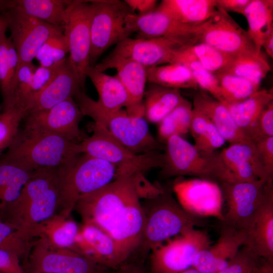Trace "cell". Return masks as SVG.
Listing matches in <instances>:
<instances>
[{
    "instance_id": "obj_17",
    "label": "cell",
    "mask_w": 273,
    "mask_h": 273,
    "mask_svg": "<svg viewBox=\"0 0 273 273\" xmlns=\"http://www.w3.org/2000/svg\"><path fill=\"white\" fill-rule=\"evenodd\" d=\"M83 116L74 99L71 98L48 110L26 115L22 129L52 133L80 143L85 138L79 128Z\"/></svg>"
},
{
    "instance_id": "obj_39",
    "label": "cell",
    "mask_w": 273,
    "mask_h": 273,
    "mask_svg": "<svg viewBox=\"0 0 273 273\" xmlns=\"http://www.w3.org/2000/svg\"><path fill=\"white\" fill-rule=\"evenodd\" d=\"M215 75L219 82L223 102L235 103L242 101L259 89V86L231 73L224 72Z\"/></svg>"
},
{
    "instance_id": "obj_14",
    "label": "cell",
    "mask_w": 273,
    "mask_h": 273,
    "mask_svg": "<svg viewBox=\"0 0 273 273\" xmlns=\"http://www.w3.org/2000/svg\"><path fill=\"white\" fill-rule=\"evenodd\" d=\"M198 42H204L233 57L259 53L247 31L225 11L214 14L197 28Z\"/></svg>"
},
{
    "instance_id": "obj_18",
    "label": "cell",
    "mask_w": 273,
    "mask_h": 273,
    "mask_svg": "<svg viewBox=\"0 0 273 273\" xmlns=\"http://www.w3.org/2000/svg\"><path fill=\"white\" fill-rule=\"evenodd\" d=\"M188 46L171 38L128 37L116 44L109 55L130 60L148 68L172 63L175 52Z\"/></svg>"
},
{
    "instance_id": "obj_32",
    "label": "cell",
    "mask_w": 273,
    "mask_h": 273,
    "mask_svg": "<svg viewBox=\"0 0 273 273\" xmlns=\"http://www.w3.org/2000/svg\"><path fill=\"white\" fill-rule=\"evenodd\" d=\"M243 16L248 24L247 32L257 50L261 51L264 39L273 31V1L251 0Z\"/></svg>"
},
{
    "instance_id": "obj_22",
    "label": "cell",
    "mask_w": 273,
    "mask_h": 273,
    "mask_svg": "<svg viewBox=\"0 0 273 273\" xmlns=\"http://www.w3.org/2000/svg\"><path fill=\"white\" fill-rule=\"evenodd\" d=\"M84 90L68 57L59 65L49 83L29 103L26 115L43 111Z\"/></svg>"
},
{
    "instance_id": "obj_29",
    "label": "cell",
    "mask_w": 273,
    "mask_h": 273,
    "mask_svg": "<svg viewBox=\"0 0 273 273\" xmlns=\"http://www.w3.org/2000/svg\"><path fill=\"white\" fill-rule=\"evenodd\" d=\"M156 9L189 26L204 23L217 10L216 0H163Z\"/></svg>"
},
{
    "instance_id": "obj_19",
    "label": "cell",
    "mask_w": 273,
    "mask_h": 273,
    "mask_svg": "<svg viewBox=\"0 0 273 273\" xmlns=\"http://www.w3.org/2000/svg\"><path fill=\"white\" fill-rule=\"evenodd\" d=\"M106 128L119 142L134 154L164 150V145L151 134L144 116L130 115L121 109L110 119Z\"/></svg>"
},
{
    "instance_id": "obj_33",
    "label": "cell",
    "mask_w": 273,
    "mask_h": 273,
    "mask_svg": "<svg viewBox=\"0 0 273 273\" xmlns=\"http://www.w3.org/2000/svg\"><path fill=\"white\" fill-rule=\"evenodd\" d=\"M19 63L17 52L10 37L0 41V90L3 110L14 106L15 77Z\"/></svg>"
},
{
    "instance_id": "obj_40",
    "label": "cell",
    "mask_w": 273,
    "mask_h": 273,
    "mask_svg": "<svg viewBox=\"0 0 273 273\" xmlns=\"http://www.w3.org/2000/svg\"><path fill=\"white\" fill-rule=\"evenodd\" d=\"M188 49L204 69L214 74L226 71L235 58L204 42H197Z\"/></svg>"
},
{
    "instance_id": "obj_27",
    "label": "cell",
    "mask_w": 273,
    "mask_h": 273,
    "mask_svg": "<svg viewBox=\"0 0 273 273\" xmlns=\"http://www.w3.org/2000/svg\"><path fill=\"white\" fill-rule=\"evenodd\" d=\"M193 101V107L208 118L226 142L232 144L251 140L239 128L222 102L202 90L194 94Z\"/></svg>"
},
{
    "instance_id": "obj_37",
    "label": "cell",
    "mask_w": 273,
    "mask_h": 273,
    "mask_svg": "<svg viewBox=\"0 0 273 273\" xmlns=\"http://www.w3.org/2000/svg\"><path fill=\"white\" fill-rule=\"evenodd\" d=\"M193 105L187 99L183 101L158 124V141L164 145L171 136H180L190 132Z\"/></svg>"
},
{
    "instance_id": "obj_6",
    "label": "cell",
    "mask_w": 273,
    "mask_h": 273,
    "mask_svg": "<svg viewBox=\"0 0 273 273\" xmlns=\"http://www.w3.org/2000/svg\"><path fill=\"white\" fill-rule=\"evenodd\" d=\"M163 151L164 162L159 171L161 178L192 176L217 183L235 182L219 153H202L178 135L166 141Z\"/></svg>"
},
{
    "instance_id": "obj_58",
    "label": "cell",
    "mask_w": 273,
    "mask_h": 273,
    "mask_svg": "<svg viewBox=\"0 0 273 273\" xmlns=\"http://www.w3.org/2000/svg\"><path fill=\"white\" fill-rule=\"evenodd\" d=\"M31 273H48V272H42V271H32L31 272Z\"/></svg>"
},
{
    "instance_id": "obj_41",
    "label": "cell",
    "mask_w": 273,
    "mask_h": 273,
    "mask_svg": "<svg viewBox=\"0 0 273 273\" xmlns=\"http://www.w3.org/2000/svg\"><path fill=\"white\" fill-rule=\"evenodd\" d=\"M27 234L16 226L0 219V249L17 255L19 258L27 256L34 242Z\"/></svg>"
},
{
    "instance_id": "obj_57",
    "label": "cell",
    "mask_w": 273,
    "mask_h": 273,
    "mask_svg": "<svg viewBox=\"0 0 273 273\" xmlns=\"http://www.w3.org/2000/svg\"><path fill=\"white\" fill-rule=\"evenodd\" d=\"M179 273H199L193 267L189 268L187 270H185L183 271H181Z\"/></svg>"
},
{
    "instance_id": "obj_4",
    "label": "cell",
    "mask_w": 273,
    "mask_h": 273,
    "mask_svg": "<svg viewBox=\"0 0 273 273\" xmlns=\"http://www.w3.org/2000/svg\"><path fill=\"white\" fill-rule=\"evenodd\" d=\"M141 204L145 224L138 249L144 254L152 251L185 230L202 224L200 218L184 209L169 188H164L161 193L144 200Z\"/></svg>"
},
{
    "instance_id": "obj_8",
    "label": "cell",
    "mask_w": 273,
    "mask_h": 273,
    "mask_svg": "<svg viewBox=\"0 0 273 273\" xmlns=\"http://www.w3.org/2000/svg\"><path fill=\"white\" fill-rule=\"evenodd\" d=\"M93 128L92 134L79 143L80 153L115 166L118 169L117 177L123 174H144L163 166L164 157L161 151L134 154L119 142L106 127L94 123Z\"/></svg>"
},
{
    "instance_id": "obj_9",
    "label": "cell",
    "mask_w": 273,
    "mask_h": 273,
    "mask_svg": "<svg viewBox=\"0 0 273 273\" xmlns=\"http://www.w3.org/2000/svg\"><path fill=\"white\" fill-rule=\"evenodd\" d=\"M211 244L206 232L188 229L151 251V273H179L190 268L197 255Z\"/></svg>"
},
{
    "instance_id": "obj_24",
    "label": "cell",
    "mask_w": 273,
    "mask_h": 273,
    "mask_svg": "<svg viewBox=\"0 0 273 273\" xmlns=\"http://www.w3.org/2000/svg\"><path fill=\"white\" fill-rule=\"evenodd\" d=\"M245 243L243 232L222 225L216 242L197 255L192 267L199 273H217L229 264Z\"/></svg>"
},
{
    "instance_id": "obj_47",
    "label": "cell",
    "mask_w": 273,
    "mask_h": 273,
    "mask_svg": "<svg viewBox=\"0 0 273 273\" xmlns=\"http://www.w3.org/2000/svg\"><path fill=\"white\" fill-rule=\"evenodd\" d=\"M253 142L268 177L273 179V136Z\"/></svg>"
},
{
    "instance_id": "obj_30",
    "label": "cell",
    "mask_w": 273,
    "mask_h": 273,
    "mask_svg": "<svg viewBox=\"0 0 273 273\" xmlns=\"http://www.w3.org/2000/svg\"><path fill=\"white\" fill-rule=\"evenodd\" d=\"M144 99L146 119L151 123H159L185 98L180 89L150 83Z\"/></svg>"
},
{
    "instance_id": "obj_42",
    "label": "cell",
    "mask_w": 273,
    "mask_h": 273,
    "mask_svg": "<svg viewBox=\"0 0 273 273\" xmlns=\"http://www.w3.org/2000/svg\"><path fill=\"white\" fill-rule=\"evenodd\" d=\"M26 115L25 109L14 106L0 113V156L17 136Z\"/></svg>"
},
{
    "instance_id": "obj_31",
    "label": "cell",
    "mask_w": 273,
    "mask_h": 273,
    "mask_svg": "<svg viewBox=\"0 0 273 273\" xmlns=\"http://www.w3.org/2000/svg\"><path fill=\"white\" fill-rule=\"evenodd\" d=\"M272 101L271 88L269 90L259 89L249 98L239 102L222 103L229 110L239 128L249 138L251 129L261 112Z\"/></svg>"
},
{
    "instance_id": "obj_12",
    "label": "cell",
    "mask_w": 273,
    "mask_h": 273,
    "mask_svg": "<svg viewBox=\"0 0 273 273\" xmlns=\"http://www.w3.org/2000/svg\"><path fill=\"white\" fill-rule=\"evenodd\" d=\"M271 181L258 180L218 183L226 205L222 225L244 233Z\"/></svg>"
},
{
    "instance_id": "obj_48",
    "label": "cell",
    "mask_w": 273,
    "mask_h": 273,
    "mask_svg": "<svg viewBox=\"0 0 273 273\" xmlns=\"http://www.w3.org/2000/svg\"><path fill=\"white\" fill-rule=\"evenodd\" d=\"M0 271L3 273H25L16 254L0 249Z\"/></svg>"
},
{
    "instance_id": "obj_54",
    "label": "cell",
    "mask_w": 273,
    "mask_h": 273,
    "mask_svg": "<svg viewBox=\"0 0 273 273\" xmlns=\"http://www.w3.org/2000/svg\"><path fill=\"white\" fill-rule=\"evenodd\" d=\"M273 272V262L263 260L259 265H258L251 273H272Z\"/></svg>"
},
{
    "instance_id": "obj_59",
    "label": "cell",
    "mask_w": 273,
    "mask_h": 273,
    "mask_svg": "<svg viewBox=\"0 0 273 273\" xmlns=\"http://www.w3.org/2000/svg\"><path fill=\"white\" fill-rule=\"evenodd\" d=\"M0 273H3V272H2L0 271Z\"/></svg>"
},
{
    "instance_id": "obj_7",
    "label": "cell",
    "mask_w": 273,
    "mask_h": 273,
    "mask_svg": "<svg viewBox=\"0 0 273 273\" xmlns=\"http://www.w3.org/2000/svg\"><path fill=\"white\" fill-rule=\"evenodd\" d=\"M90 50L89 63L94 67L108 48L135 32L134 13L124 1H89Z\"/></svg>"
},
{
    "instance_id": "obj_56",
    "label": "cell",
    "mask_w": 273,
    "mask_h": 273,
    "mask_svg": "<svg viewBox=\"0 0 273 273\" xmlns=\"http://www.w3.org/2000/svg\"><path fill=\"white\" fill-rule=\"evenodd\" d=\"M13 7V0H0V14H4Z\"/></svg>"
},
{
    "instance_id": "obj_5",
    "label": "cell",
    "mask_w": 273,
    "mask_h": 273,
    "mask_svg": "<svg viewBox=\"0 0 273 273\" xmlns=\"http://www.w3.org/2000/svg\"><path fill=\"white\" fill-rule=\"evenodd\" d=\"M117 167L110 163L81 153L58 168L60 199L56 213L71 215L76 202L114 180Z\"/></svg>"
},
{
    "instance_id": "obj_23",
    "label": "cell",
    "mask_w": 273,
    "mask_h": 273,
    "mask_svg": "<svg viewBox=\"0 0 273 273\" xmlns=\"http://www.w3.org/2000/svg\"><path fill=\"white\" fill-rule=\"evenodd\" d=\"M244 234V245L259 257L273 262L272 181L268 184L264 198Z\"/></svg>"
},
{
    "instance_id": "obj_25",
    "label": "cell",
    "mask_w": 273,
    "mask_h": 273,
    "mask_svg": "<svg viewBox=\"0 0 273 273\" xmlns=\"http://www.w3.org/2000/svg\"><path fill=\"white\" fill-rule=\"evenodd\" d=\"M219 155L235 182L273 180L268 177L251 140L230 144Z\"/></svg>"
},
{
    "instance_id": "obj_21",
    "label": "cell",
    "mask_w": 273,
    "mask_h": 273,
    "mask_svg": "<svg viewBox=\"0 0 273 273\" xmlns=\"http://www.w3.org/2000/svg\"><path fill=\"white\" fill-rule=\"evenodd\" d=\"M94 67L104 72L114 68L116 75L125 89L129 97V104L125 110L132 115L145 116L143 99L147 80L146 68L133 61L109 55Z\"/></svg>"
},
{
    "instance_id": "obj_36",
    "label": "cell",
    "mask_w": 273,
    "mask_h": 273,
    "mask_svg": "<svg viewBox=\"0 0 273 273\" xmlns=\"http://www.w3.org/2000/svg\"><path fill=\"white\" fill-rule=\"evenodd\" d=\"M69 1L13 0V7L52 25L63 28L66 9Z\"/></svg>"
},
{
    "instance_id": "obj_53",
    "label": "cell",
    "mask_w": 273,
    "mask_h": 273,
    "mask_svg": "<svg viewBox=\"0 0 273 273\" xmlns=\"http://www.w3.org/2000/svg\"><path fill=\"white\" fill-rule=\"evenodd\" d=\"M262 48L270 58H273V31L266 36L263 41Z\"/></svg>"
},
{
    "instance_id": "obj_10",
    "label": "cell",
    "mask_w": 273,
    "mask_h": 273,
    "mask_svg": "<svg viewBox=\"0 0 273 273\" xmlns=\"http://www.w3.org/2000/svg\"><path fill=\"white\" fill-rule=\"evenodd\" d=\"M98 94L95 101L84 90L79 91L74 99L83 116L92 118L94 123L106 127L110 119L117 112L126 108L129 97L124 86L115 75H109L90 67L86 73Z\"/></svg>"
},
{
    "instance_id": "obj_44",
    "label": "cell",
    "mask_w": 273,
    "mask_h": 273,
    "mask_svg": "<svg viewBox=\"0 0 273 273\" xmlns=\"http://www.w3.org/2000/svg\"><path fill=\"white\" fill-rule=\"evenodd\" d=\"M263 260L249 247L243 245L229 264L217 273H251Z\"/></svg>"
},
{
    "instance_id": "obj_3",
    "label": "cell",
    "mask_w": 273,
    "mask_h": 273,
    "mask_svg": "<svg viewBox=\"0 0 273 273\" xmlns=\"http://www.w3.org/2000/svg\"><path fill=\"white\" fill-rule=\"evenodd\" d=\"M79 143L49 132L19 131L0 158L25 170L60 168L81 154Z\"/></svg>"
},
{
    "instance_id": "obj_13",
    "label": "cell",
    "mask_w": 273,
    "mask_h": 273,
    "mask_svg": "<svg viewBox=\"0 0 273 273\" xmlns=\"http://www.w3.org/2000/svg\"><path fill=\"white\" fill-rule=\"evenodd\" d=\"M11 32L10 39L20 64L32 62L44 43L53 35L63 32L58 27L13 7L3 14Z\"/></svg>"
},
{
    "instance_id": "obj_49",
    "label": "cell",
    "mask_w": 273,
    "mask_h": 273,
    "mask_svg": "<svg viewBox=\"0 0 273 273\" xmlns=\"http://www.w3.org/2000/svg\"><path fill=\"white\" fill-rule=\"evenodd\" d=\"M37 68V67L32 62L23 63L18 66L15 77V94L16 92L29 84Z\"/></svg>"
},
{
    "instance_id": "obj_60",
    "label": "cell",
    "mask_w": 273,
    "mask_h": 273,
    "mask_svg": "<svg viewBox=\"0 0 273 273\" xmlns=\"http://www.w3.org/2000/svg\"><path fill=\"white\" fill-rule=\"evenodd\" d=\"M273 273V272H272Z\"/></svg>"
},
{
    "instance_id": "obj_55",
    "label": "cell",
    "mask_w": 273,
    "mask_h": 273,
    "mask_svg": "<svg viewBox=\"0 0 273 273\" xmlns=\"http://www.w3.org/2000/svg\"><path fill=\"white\" fill-rule=\"evenodd\" d=\"M8 29V22L5 16L0 14V41L6 36Z\"/></svg>"
},
{
    "instance_id": "obj_43",
    "label": "cell",
    "mask_w": 273,
    "mask_h": 273,
    "mask_svg": "<svg viewBox=\"0 0 273 273\" xmlns=\"http://www.w3.org/2000/svg\"><path fill=\"white\" fill-rule=\"evenodd\" d=\"M68 53V44L63 32L51 37L41 48L35 58L40 66L51 67L66 58Z\"/></svg>"
},
{
    "instance_id": "obj_28",
    "label": "cell",
    "mask_w": 273,
    "mask_h": 273,
    "mask_svg": "<svg viewBox=\"0 0 273 273\" xmlns=\"http://www.w3.org/2000/svg\"><path fill=\"white\" fill-rule=\"evenodd\" d=\"M70 216L56 213L36 225L31 233L57 248L73 250L80 226Z\"/></svg>"
},
{
    "instance_id": "obj_52",
    "label": "cell",
    "mask_w": 273,
    "mask_h": 273,
    "mask_svg": "<svg viewBox=\"0 0 273 273\" xmlns=\"http://www.w3.org/2000/svg\"><path fill=\"white\" fill-rule=\"evenodd\" d=\"M112 270V273H145L143 265L138 261H126Z\"/></svg>"
},
{
    "instance_id": "obj_16",
    "label": "cell",
    "mask_w": 273,
    "mask_h": 273,
    "mask_svg": "<svg viewBox=\"0 0 273 273\" xmlns=\"http://www.w3.org/2000/svg\"><path fill=\"white\" fill-rule=\"evenodd\" d=\"M30 262L32 271L48 273H105L108 269L75 251L54 247L42 239L34 242Z\"/></svg>"
},
{
    "instance_id": "obj_15",
    "label": "cell",
    "mask_w": 273,
    "mask_h": 273,
    "mask_svg": "<svg viewBox=\"0 0 273 273\" xmlns=\"http://www.w3.org/2000/svg\"><path fill=\"white\" fill-rule=\"evenodd\" d=\"M184 209L197 217H213L224 220L223 196L218 183L198 178H176L172 187Z\"/></svg>"
},
{
    "instance_id": "obj_45",
    "label": "cell",
    "mask_w": 273,
    "mask_h": 273,
    "mask_svg": "<svg viewBox=\"0 0 273 273\" xmlns=\"http://www.w3.org/2000/svg\"><path fill=\"white\" fill-rule=\"evenodd\" d=\"M195 148L200 152L211 154L225 143V140L210 121L206 129L194 139Z\"/></svg>"
},
{
    "instance_id": "obj_35",
    "label": "cell",
    "mask_w": 273,
    "mask_h": 273,
    "mask_svg": "<svg viewBox=\"0 0 273 273\" xmlns=\"http://www.w3.org/2000/svg\"><path fill=\"white\" fill-rule=\"evenodd\" d=\"M149 83L164 87L198 90L199 87L190 69L179 63H171L146 68Z\"/></svg>"
},
{
    "instance_id": "obj_38",
    "label": "cell",
    "mask_w": 273,
    "mask_h": 273,
    "mask_svg": "<svg viewBox=\"0 0 273 273\" xmlns=\"http://www.w3.org/2000/svg\"><path fill=\"white\" fill-rule=\"evenodd\" d=\"M270 70V66L261 52L235 57L224 72L243 77L260 86Z\"/></svg>"
},
{
    "instance_id": "obj_34",
    "label": "cell",
    "mask_w": 273,
    "mask_h": 273,
    "mask_svg": "<svg viewBox=\"0 0 273 273\" xmlns=\"http://www.w3.org/2000/svg\"><path fill=\"white\" fill-rule=\"evenodd\" d=\"M33 172L0 158V219L8 205L18 198Z\"/></svg>"
},
{
    "instance_id": "obj_26",
    "label": "cell",
    "mask_w": 273,
    "mask_h": 273,
    "mask_svg": "<svg viewBox=\"0 0 273 273\" xmlns=\"http://www.w3.org/2000/svg\"><path fill=\"white\" fill-rule=\"evenodd\" d=\"M135 32L138 38L167 37L194 44L198 42L196 26L181 24L157 9L149 14L134 16Z\"/></svg>"
},
{
    "instance_id": "obj_50",
    "label": "cell",
    "mask_w": 273,
    "mask_h": 273,
    "mask_svg": "<svg viewBox=\"0 0 273 273\" xmlns=\"http://www.w3.org/2000/svg\"><path fill=\"white\" fill-rule=\"evenodd\" d=\"M124 2L134 13L136 11L139 16L153 12L158 6L155 0H125Z\"/></svg>"
},
{
    "instance_id": "obj_46",
    "label": "cell",
    "mask_w": 273,
    "mask_h": 273,
    "mask_svg": "<svg viewBox=\"0 0 273 273\" xmlns=\"http://www.w3.org/2000/svg\"><path fill=\"white\" fill-rule=\"evenodd\" d=\"M273 136V101L261 112L250 133L252 141Z\"/></svg>"
},
{
    "instance_id": "obj_51",
    "label": "cell",
    "mask_w": 273,
    "mask_h": 273,
    "mask_svg": "<svg viewBox=\"0 0 273 273\" xmlns=\"http://www.w3.org/2000/svg\"><path fill=\"white\" fill-rule=\"evenodd\" d=\"M251 0H216V8L227 13L232 12L243 15Z\"/></svg>"
},
{
    "instance_id": "obj_1",
    "label": "cell",
    "mask_w": 273,
    "mask_h": 273,
    "mask_svg": "<svg viewBox=\"0 0 273 273\" xmlns=\"http://www.w3.org/2000/svg\"><path fill=\"white\" fill-rule=\"evenodd\" d=\"M133 175L118 176L80 198L74 208L82 223L103 231L129 257L139 247L145 224Z\"/></svg>"
},
{
    "instance_id": "obj_11",
    "label": "cell",
    "mask_w": 273,
    "mask_h": 273,
    "mask_svg": "<svg viewBox=\"0 0 273 273\" xmlns=\"http://www.w3.org/2000/svg\"><path fill=\"white\" fill-rule=\"evenodd\" d=\"M91 11L89 1H70L66 9L63 27L64 34L69 47L68 58L83 88L86 71L90 67Z\"/></svg>"
},
{
    "instance_id": "obj_2",
    "label": "cell",
    "mask_w": 273,
    "mask_h": 273,
    "mask_svg": "<svg viewBox=\"0 0 273 273\" xmlns=\"http://www.w3.org/2000/svg\"><path fill=\"white\" fill-rule=\"evenodd\" d=\"M59 199L58 168L34 171L18 198L6 208L2 220L33 239L34 228L57 213Z\"/></svg>"
},
{
    "instance_id": "obj_20",
    "label": "cell",
    "mask_w": 273,
    "mask_h": 273,
    "mask_svg": "<svg viewBox=\"0 0 273 273\" xmlns=\"http://www.w3.org/2000/svg\"><path fill=\"white\" fill-rule=\"evenodd\" d=\"M73 251L107 269H113L129 258L108 234L86 223L80 226Z\"/></svg>"
}]
</instances>
